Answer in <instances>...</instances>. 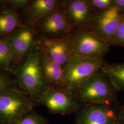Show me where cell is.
<instances>
[{"mask_svg": "<svg viewBox=\"0 0 124 124\" xmlns=\"http://www.w3.org/2000/svg\"><path fill=\"white\" fill-rule=\"evenodd\" d=\"M103 59H88L73 54L64 67L63 87L73 93L89 78L101 71Z\"/></svg>", "mask_w": 124, "mask_h": 124, "instance_id": "obj_3", "label": "cell"}, {"mask_svg": "<svg viewBox=\"0 0 124 124\" xmlns=\"http://www.w3.org/2000/svg\"><path fill=\"white\" fill-rule=\"evenodd\" d=\"M119 124H124V104L120 108Z\"/></svg>", "mask_w": 124, "mask_h": 124, "instance_id": "obj_24", "label": "cell"}, {"mask_svg": "<svg viewBox=\"0 0 124 124\" xmlns=\"http://www.w3.org/2000/svg\"><path fill=\"white\" fill-rule=\"evenodd\" d=\"M101 72L118 91H124V62L119 63H106Z\"/></svg>", "mask_w": 124, "mask_h": 124, "instance_id": "obj_15", "label": "cell"}, {"mask_svg": "<svg viewBox=\"0 0 124 124\" xmlns=\"http://www.w3.org/2000/svg\"><path fill=\"white\" fill-rule=\"evenodd\" d=\"M62 5L70 22L75 30L89 28L96 12L90 6L88 0H62Z\"/></svg>", "mask_w": 124, "mask_h": 124, "instance_id": "obj_11", "label": "cell"}, {"mask_svg": "<svg viewBox=\"0 0 124 124\" xmlns=\"http://www.w3.org/2000/svg\"><path fill=\"white\" fill-rule=\"evenodd\" d=\"M0 3H3L10 5L14 8H24L28 7L30 4V2L28 0H0Z\"/></svg>", "mask_w": 124, "mask_h": 124, "instance_id": "obj_22", "label": "cell"}, {"mask_svg": "<svg viewBox=\"0 0 124 124\" xmlns=\"http://www.w3.org/2000/svg\"><path fill=\"white\" fill-rule=\"evenodd\" d=\"M12 124H49V123L46 118L33 109Z\"/></svg>", "mask_w": 124, "mask_h": 124, "instance_id": "obj_18", "label": "cell"}, {"mask_svg": "<svg viewBox=\"0 0 124 124\" xmlns=\"http://www.w3.org/2000/svg\"><path fill=\"white\" fill-rule=\"evenodd\" d=\"M0 124H2V123H0Z\"/></svg>", "mask_w": 124, "mask_h": 124, "instance_id": "obj_25", "label": "cell"}, {"mask_svg": "<svg viewBox=\"0 0 124 124\" xmlns=\"http://www.w3.org/2000/svg\"><path fill=\"white\" fill-rule=\"evenodd\" d=\"M39 43L41 49L50 58L64 67L74 54L75 39L74 31L60 38L40 36Z\"/></svg>", "mask_w": 124, "mask_h": 124, "instance_id": "obj_10", "label": "cell"}, {"mask_svg": "<svg viewBox=\"0 0 124 124\" xmlns=\"http://www.w3.org/2000/svg\"><path fill=\"white\" fill-rule=\"evenodd\" d=\"M113 7L124 13V0H113Z\"/></svg>", "mask_w": 124, "mask_h": 124, "instance_id": "obj_23", "label": "cell"}, {"mask_svg": "<svg viewBox=\"0 0 124 124\" xmlns=\"http://www.w3.org/2000/svg\"><path fill=\"white\" fill-rule=\"evenodd\" d=\"M8 40L13 49L14 58L17 60L26 56L39 44L36 31L29 27L21 26L11 34Z\"/></svg>", "mask_w": 124, "mask_h": 124, "instance_id": "obj_12", "label": "cell"}, {"mask_svg": "<svg viewBox=\"0 0 124 124\" xmlns=\"http://www.w3.org/2000/svg\"><path fill=\"white\" fill-rule=\"evenodd\" d=\"M38 104L46 107L52 114L62 115L75 114L80 105L73 93L65 89L48 86L42 94Z\"/></svg>", "mask_w": 124, "mask_h": 124, "instance_id": "obj_6", "label": "cell"}, {"mask_svg": "<svg viewBox=\"0 0 124 124\" xmlns=\"http://www.w3.org/2000/svg\"><path fill=\"white\" fill-rule=\"evenodd\" d=\"M112 46H120L124 48V17L116 32Z\"/></svg>", "mask_w": 124, "mask_h": 124, "instance_id": "obj_21", "label": "cell"}, {"mask_svg": "<svg viewBox=\"0 0 124 124\" xmlns=\"http://www.w3.org/2000/svg\"><path fill=\"white\" fill-rule=\"evenodd\" d=\"M74 34L75 39L74 54L84 58L103 59L111 46L108 42L87 28L75 29Z\"/></svg>", "mask_w": 124, "mask_h": 124, "instance_id": "obj_7", "label": "cell"}, {"mask_svg": "<svg viewBox=\"0 0 124 124\" xmlns=\"http://www.w3.org/2000/svg\"><path fill=\"white\" fill-rule=\"evenodd\" d=\"M36 104L25 93L17 89L0 93V123L12 124L28 112Z\"/></svg>", "mask_w": 124, "mask_h": 124, "instance_id": "obj_4", "label": "cell"}, {"mask_svg": "<svg viewBox=\"0 0 124 124\" xmlns=\"http://www.w3.org/2000/svg\"><path fill=\"white\" fill-rule=\"evenodd\" d=\"M40 43L26 56L16 73L17 89L25 93L36 105L42 94L48 87L43 74Z\"/></svg>", "mask_w": 124, "mask_h": 124, "instance_id": "obj_1", "label": "cell"}, {"mask_svg": "<svg viewBox=\"0 0 124 124\" xmlns=\"http://www.w3.org/2000/svg\"><path fill=\"white\" fill-rule=\"evenodd\" d=\"M41 64L43 76L48 86L64 88V67L54 61L42 50Z\"/></svg>", "mask_w": 124, "mask_h": 124, "instance_id": "obj_13", "label": "cell"}, {"mask_svg": "<svg viewBox=\"0 0 124 124\" xmlns=\"http://www.w3.org/2000/svg\"><path fill=\"white\" fill-rule=\"evenodd\" d=\"M118 91L101 71L93 75L73 93L80 105L109 104L117 101Z\"/></svg>", "mask_w": 124, "mask_h": 124, "instance_id": "obj_2", "label": "cell"}, {"mask_svg": "<svg viewBox=\"0 0 124 124\" xmlns=\"http://www.w3.org/2000/svg\"><path fill=\"white\" fill-rule=\"evenodd\" d=\"M124 17V13L115 7L96 12L89 29L112 46Z\"/></svg>", "mask_w": 124, "mask_h": 124, "instance_id": "obj_8", "label": "cell"}, {"mask_svg": "<svg viewBox=\"0 0 124 124\" xmlns=\"http://www.w3.org/2000/svg\"><path fill=\"white\" fill-rule=\"evenodd\" d=\"M62 0H35L27 7L29 21L35 25L42 18L52 13L61 7Z\"/></svg>", "mask_w": 124, "mask_h": 124, "instance_id": "obj_14", "label": "cell"}, {"mask_svg": "<svg viewBox=\"0 0 124 124\" xmlns=\"http://www.w3.org/2000/svg\"><path fill=\"white\" fill-rule=\"evenodd\" d=\"M91 8L96 13L109 9L113 7V0H88Z\"/></svg>", "mask_w": 124, "mask_h": 124, "instance_id": "obj_19", "label": "cell"}, {"mask_svg": "<svg viewBox=\"0 0 124 124\" xmlns=\"http://www.w3.org/2000/svg\"><path fill=\"white\" fill-rule=\"evenodd\" d=\"M13 89H17L15 82L7 75L0 71V93Z\"/></svg>", "mask_w": 124, "mask_h": 124, "instance_id": "obj_20", "label": "cell"}, {"mask_svg": "<svg viewBox=\"0 0 124 124\" xmlns=\"http://www.w3.org/2000/svg\"><path fill=\"white\" fill-rule=\"evenodd\" d=\"M19 26L18 14L7 10L0 13V36L11 34Z\"/></svg>", "mask_w": 124, "mask_h": 124, "instance_id": "obj_16", "label": "cell"}, {"mask_svg": "<svg viewBox=\"0 0 124 124\" xmlns=\"http://www.w3.org/2000/svg\"><path fill=\"white\" fill-rule=\"evenodd\" d=\"M120 107L117 101L109 104L81 105L75 113V124H119Z\"/></svg>", "mask_w": 124, "mask_h": 124, "instance_id": "obj_5", "label": "cell"}, {"mask_svg": "<svg viewBox=\"0 0 124 124\" xmlns=\"http://www.w3.org/2000/svg\"><path fill=\"white\" fill-rule=\"evenodd\" d=\"M35 25L40 36L49 38L62 37L75 30L70 22L62 5L61 7L40 19Z\"/></svg>", "mask_w": 124, "mask_h": 124, "instance_id": "obj_9", "label": "cell"}, {"mask_svg": "<svg viewBox=\"0 0 124 124\" xmlns=\"http://www.w3.org/2000/svg\"><path fill=\"white\" fill-rule=\"evenodd\" d=\"M14 59L13 49L8 40L0 38V69L8 70Z\"/></svg>", "mask_w": 124, "mask_h": 124, "instance_id": "obj_17", "label": "cell"}]
</instances>
